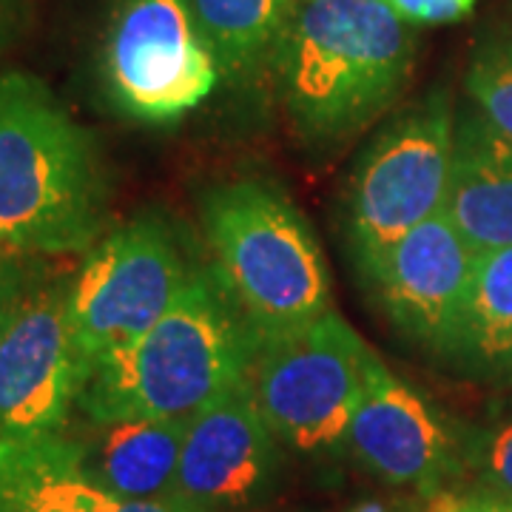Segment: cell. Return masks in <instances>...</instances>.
I'll list each match as a JSON object with an SVG mask.
<instances>
[{"label": "cell", "mask_w": 512, "mask_h": 512, "mask_svg": "<svg viewBox=\"0 0 512 512\" xmlns=\"http://www.w3.org/2000/svg\"><path fill=\"white\" fill-rule=\"evenodd\" d=\"M66 433L6 436L0 433V512H18L40 478L72 450Z\"/></svg>", "instance_id": "ac0fdd59"}, {"label": "cell", "mask_w": 512, "mask_h": 512, "mask_svg": "<svg viewBox=\"0 0 512 512\" xmlns=\"http://www.w3.org/2000/svg\"><path fill=\"white\" fill-rule=\"evenodd\" d=\"M109 185L94 137L35 74H0V242L15 256L89 251Z\"/></svg>", "instance_id": "7a4b0ae2"}, {"label": "cell", "mask_w": 512, "mask_h": 512, "mask_svg": "<svg viewBox=\"0 0 512 512\" xmlns=\"http://www.w3.org/2000/svg\"><path fill=\"white\" fill-rule=\"evenodd\" d=\"M476 251L447 211L407 231L359 274L387 319L410 342L450 356L464 313Z\"/></svg>", "instance_id": "30bf717a"}, {"label": "cell", "mask_w": 512, "mask_h": 512, "mask_svg": "<svg viewBox=\"0 0 512 512\" xmlns=\"http://www.w3.org/2000/svg\"><path fill=\"white\" fill-rule=\"evenodd\" d=\"M254 339L220 279L194 268L174 305L131 345L100 356L77 407L94 424L191 419L248 376Z\"/></svg>", "instance_id": "3957f363"}, {"label": "cell", "mask_w": 512, "mask_h": 512, "mask_svg": "<svg viewBox=\"0 0 512 512\" xmlns=\"http://www.w3.org/2000/svg\"><path fill=\"white\" fill-rule=\"evenodd\" d=\"M413 55L387 0H296L274 63L299 140L328 151L362 134L402 94Z\"/></svg>", "instance_id": "6da1fadb"}, {"label": "cell", "mask_w": 512, "mask_h": 512, "mask_svg": "<svg viewBox=\"0 0 512 512\" xmlns=\"http://www.w3.org/2000/svg\"><path fill=\"white\" fill-rule=\"evenodd\" d=\"M89 370L74 342L69 282H32L0 342V433H63Z\"/></svg>", "instance_id": "9c48e42d"}, {"label": "cell", "mask_w": 512, "mask_h": 512, "mask_svg": "<svg viewBox=\"0 0 512 512\" xmlns=\"http://www.w3.org/2000/svg\"><path fill=\"white\" fill-rule=\"evenodd\" d=\"M444 211L473 251L512 245V140L493 131L476 111L456 120Z\"/></svg>", "instance_id": "5bb4252c"}, {"label": "cell", "mask_w": 512, "mask_h": 512, "mask_svg": "<svg viewBox=\"0 0 512 512\" xmlns=\"http://www.w3.org/2000/svg\"><path fill=\"white\" fill-rule=\"evenodd\" d=\"M80 444L83 476L117 501L177 493L188 419H123L94 424Z\"/></svg>", "instance_id": "4fadbf2b"}, {"label": "cell", "mask_w": 512, "mask_h": 512, "mask_svg": "<svg viewBox=\"0 0 512 512\" xmlns=\"http://www.w3.org/2000/svg\"><path fill=\"white\" fill-rule=\"evenodd\" d=\"M453 151L456 114L444 92H430L376 134L348 188V248L359 271L444 211Z\"/></svg>", "instance_id": "5b68a950"}, {"label": "cell", "mask_w": 512, "mask_h": 512, "mask_svg": "<svg viewBox=\"0 0 512 512\" xmlns=\"http://www.w3.org/2000/svg\"><path fill=\"white\" fill-rule=\"evenodd\" d=\"M447 359L470 370L512 367V245L476 251L470 291Z\"/></svg>", "instance_id": "9a60e30c"}, {"label": "cell", "mask_w": 512, "mask_h": 512, "mask_svg": "<svg viewBox=\"0 0 512 512\" xmlns=\"http://www.w3.org/2000/svg\"><path fill=\"white\" fill-rule=\"evenodd\" d=\"M114 501L83 476L80 444L74 441L72 450L32 487L18 512H111Z\"/></svg>", "instance_id": "d6986e66"}, {"label": "cell", "mask_w": 512, "mask_h": 512, "mask_svg": "<svg viewBox=\"0 0 512 512\" xmlns=\"http://www.w3.org/2000/svg\"><path fill=\"white\" fill-rule=\"evenodd\" d=\"M464 86L478 117L512 140V20L478 43Z\"/></svg>", "instance_id": "e0dca14e"}, {"label": "cell", "mask_w": 512, "mask_h": 512, "mask_svg": "<svg viewBox=\"0 0 512 512\" xmlns=\"http://www.w3.org/2000/svg\"><path fill=\"white\" fill-rule=\"evenodd\" d=\"M467 3H476V0H467Z\"/></svg>", "instance_id": "83f0119b"}, {"label": "cell", "mask_w": 512, "mask_h": 512, "mask_svg": "<svg viewBox=\"0 0 512 512\" xmlns=\"http://www.w3.org/2000/svg\"><path fill=\"white\" fill-rule=\"evenodd\" d=\"M470 464L487 493L512 498V421L478 436L470 447Z\"/></svg>", "instance_id": "ffe728a7"}, {"label": "cell", "mask_w": 512, "mask_h": 512, "mask_svg": "<svg viewBox=\"0 0 512 512\" xmlns=\"http://www.w3.org/2000/svg\"><path fill=\"white\" fill-rule=\"evenodd\" d=\"M296 0H185L222 77L242 80L274 57Z\"/></svg>", "instance_id": "2e32d148"}, {"label": "cell", "mask_w": 512, "mask_h": 512, "mask_svg": "<svg viewBox=\"0 0 512 512\" xmlns=\"http://www.w3.org/2000/svg\"><path fill=\"white\" fill-rule=\"evenodd\" d=\"M510 376H512V367H510Z\"/></svg>", "instance_id": "f1b7e54d"}, {"label": "cell", "mask_w": 512, "mask_h": 512, "mask_svg": "<svg viewBox=\"0 0 512 512\" xmlns=\"http://www.w3.org/2000/svg\"><path fill=\"white\" fill-rule=\"evenodd\" d=\"M32 282L35 279L29 276L26 256H6L0 262V342L6 336V330L12 328Z\"/></svg>", "instance_id": "44dd1931"}, {"label": "cell", "mask_w": 512, "mask_h": 512, "mask_svg": "<svg viewBox=\"0 0 512 512\" xmlns=\"http://www.w3.org/2000/svg\"><path fill=\"white\" fill-rule=\"evenodd\" d=\"M404 23H453L473 12L467 0H387Z\"/></svg>", "instance_id": "7402d4cb"}, {"label": "cell", "mask_w": 512, "mask_h": 512, "mask_svg": "<svg viewBox=\"0 0 512 512\" xmlns=\"http://www.w3.org/2000/svg\"><path fill=\"white\" fill-rule=\"evenodd\" d=\"M424 512H512V498L495 493H436L430 495V504Z\"/></svg>", "instance_id": "603a6c76"}, {"label": "cell", "mask_w": 512, "mask_h": 512, "mask_svg": "<svg viewBox=\"0 0 512 512\" xmlns=\"http://www.w3.org/2000/svg\"><path fill=\"white\" fill-rule=\"evenodd\" d=\"M191 271L163 214H137L100 239L69 282L74 342L86 362L140 339L174 305Z\"/></svg>", "instance_id": "52a82bcc"}, {"label": "cell", "mask_w": 512, "mask_h": 512, "mask_svg": "<svg viewBox=\"0 0 512 512\" xmlns=\"http://www.w3.org/2000/svg\"><path fill=\"white\" fill-rule=\"evenodd\" d=\"M350 450L387 484L441 493L456 470V447L433 407L370 350L362 396L348 430Z\"/></svg>", "instance_id": "8fae6325"}, {"label": "cell", "mask_w": 512, "mask_h": 512, "mask_svg": "<svg viewBox=\"0 0 512 512\" xmlns=\"http://www.w3.org/2000/svg\"><path fill=\"white\" fill-rule=\"evenodd\" d=\"M353 512H387V507H382V504H362V507H356Z\"/></svg>", "instance_id": "484cf974"}, {"label": "cell", "mask_w": 512, "mask_h": 512, "mask_svg": "<svg viewBox=\"0 0 512 512\" xmlns=\"http://www.w3.org/2000/svg\"><path fill=\"white\" fill-rule=\"evenodd\" d=\"M18 23V0H0V49L15 32Z\"/></svg>", "instance_id": "d4e9b609"}, {"label": "cell", "mask_w": 512, "mask_h": 512, "mask_svg": "<svg viewBox=\"0 0 512 512\" xmlns=\"http://www.w3.org/2000/svg\"><path fill=\"white\" fill-rule=\"evenodd\" d=\"M111 512H208L197 501L180 493L160 495V498H137V501H114Z\"/></svg>", "instance_id": "cb8c5ba5"}, {"label": "cell", "mask_w": 512, "mask_h": 512, "mask_svg": "<svg viewBox=\"0 0 512 512\" xmlns=\"http://www.w3.org/2000/svg\"><path fill=\"white\" fill-rule=\"evenodd\" d=\"M220 66L185 0H123L103 43V86L114 109L148 126H171L208 100Z\"/></svg>", "instance_id": "ba28073f"}, {"label": "cell", "mask_w": 512, "mask_h": 512, "mask_svg": "<svg viewBox=\"0 0 512 512\" xmlns=\"http://www.w3.org/2000/svg\"><path fill=\"white\" fill-rule=\"evenodd\" d=\"M200 217L211 271L254 345L333 311L322 248L282 188L254 177L214 185Z\"/></svg>", "instance_id": "277c9868"}, {"label": "cell", "mask_w": 512, "mask_h": 512, "mask_svg": "<svg viewBox=\"0 0 512 512\" xmlns=\"http://www.w3.org/2000/svg\"><path fill=\"white\" fill-rule=\"evenodd\" d=\"M367 353L362 336L336 311L256 342L248 382L276 439L305 453L348 441Z\"/></svg>", "instance_id": "8992f818"}, {"label": "cell", "mask_w": 512, "mask_h": 512, "mask_svg": "<svg viewBox=\"0 0 512 512\" xmlns=\"http://www.w3.org/2000/svg\"><path fill=\"white\" fill-rule=\"evenodd\" d=\"M274 439L248 376L239 379L188 419L177 493L208 512L251 501L271 476Z\"/></svg>", "instance_id": "7c38bea8"}, {"label": "cell", "mask_w": 512, "mask_h": 512, "mask_svg": "<svg viewBox=\"0 0 512 512\" xmlns=\"http://www.w3.org/2000/svg\"><path fill=\"white\" fill-rule=\"evenodd\" d=\"M6 256H15V254H9V251H6V248H3V242H0V262H3V259H6Z\"/></svg>", "instance_id": "4316f807"}]
</instances>
